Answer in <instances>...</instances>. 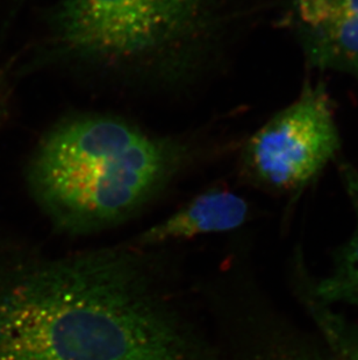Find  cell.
<instances>
[{
    "mask_svg": "<svg viewBox=\"0 0 358 360\" xmlns=\"http://www.w3.org/2000/svg\"><path fill=\"white\" fill-rule=\"evenodd\" d=\"M152 255L125 243L0 274V360H223Z\"/></svg>",
    "mask_w": 358,
    "mask_h": 360,
    "instance_id": "6da1fadb",
    "label": "cell"
},
{
    "mask_svg": "<svg viewBox=\"0 0 358 360\" xmlns=\"http://www.w3.org/2000/svg\"><path fill=\"white\" fill-rule=\"evenodd\" d=\"M200 157L201 147L186 136L113 113H74L41 136L25 179L58 232L86 236L141 214Z\"/></svg>",
    "mask_w": 358,
    "mask_h": 360,
    "instance_id": "7a4b0ae2",
    "label": "cell"
},
{
    "mask_svg": "<svg viewBox=\"0 0 358 360\" xmlns=\"http://www.w3.org/2000/svg\"><path fill=\"white\" fill-rule=\"evenodd\" d=\"M234 20L221 0H58L31 65L179 90L223 58Z\"/></svg>",
    "mask_w": 358,
    "mask_h": 360,
    "instance_id": "3957f363",
    "label": "cell"
},
{
    "mask_svg": "<svg viewBox=\"0 0 358 360\" xmlns=\"http://www.w3.org/2000/svg\"><path fill=\"white\" fill-rule=\"evenodd\" d=\"M341 148L331 97L322 82L305 83L294 102L271 117L244 143L241 176L278 196L298 198Z\"/></svg>",
    "mask_w": 358,
    "mask_h": 360,
    "instance_id": "277c9868",
    "label": "cell"
},
{
    "mask_svg": "<svg viewBox=\"0 0 358 360\" xmlns=\"http://www.w3.org/2000/svg\"><path fill=\"white\" fill-rule=\"evenodd\" d=\"M235 290L223 306V360H334L318 333L298 326L253 280Z\"/></svg>",
    "mask_w": 358,
    "mask_h": 360,
    "instance_id": "5b68a950",
    "label": "cell"
},
{
    "mask_svg": "<svg viewBox=\"0 0 358 360\" xmlns=\"http://www.w3.org/2000/svg\"><path fill=\"white\" fill-rule=\"evenodd\" d=\"M283 26L310 68L341 72L358 82V0H292Z\"/></svg>",
    "mask_w": 358,
    "mask_h": 360,
    "instance_id": "8992f818",
    "label": "cell"
},
{
    "mask_svg": "<svg viewBox=\"0 0 358 360\" xmlns=\"http://www.w3.org/2000/svg\"><path fill=\"white\" fill-rule=\"evenodd\" d=\"M251 218L253 211L246 198L227 188H211L126 244L141 250H156L173 241L235 231Z\"/></svg>",
    "mask_w": 358,
    "mask_h": 360,
    "instance_id": "52a82bcc",
    "label": "cell"
},
{
    "mask_svg": "<svg viewBox=\"0 0 358 360\" xmlns=\"http://www.w3.org/2000/svg\"><path fill=\"white\" fill-rule=\"evenodd\" d=\"M340 175L355 214V228L333 252L331 272L320 279L310 274V288L324 304L345 303L358 308V170L342 161Z\"/></svg>",
    "mask_w": 358,
    "mask_h": 360,
    "instance_id": "ba28073f",
    "label": "cell"
},
{
    "mask_svg": "<svg viewBox=\"0 0 358 360\" xmlns=\"http://www.w3.org/2000/svg\"><path fill=\"white\" fill-rule=\"evenodd\" d=\"M310 274L303 250L296 248L290 262L293 295L307 313L334 360H358V324L347 320L313 295Z\"/></svg>",
    "mask_w": 358,
    "mask_h": 360,
    "instance_id": "9c48e42d",
    "label": "cell"
},
{
    "mask_svg": "<svg viewBox=\"0 0 358 360\" xmlns=\"http://www.w3.org/2000/svg\"><path fill=\"white\" fill-rule=\"evenodd\" d=\"M14 68L15 62H6L0 63V124L6 117L7 111L10 108L11 97L13 94Z\"/></svg>",
    "mask_w": 358,
    "mask_h": 360,
    "instance_id": "30bf717a",
    "label": "cell"
},
{
    "mask_svg": "<svg viewBox=\"0 0 358 360\" xmlns=\"http://www.w3.org/2000/svg\"><path fill=\"white\" fill-rule=\"evenodd\" d=\"M18 3H20L21 0H17Z\"/></svg>",
    "mask_w": 358,
    "mask_h": 360,
    "instance_id": "8fae6325",
    "label": "cell"
}]
</instances>
